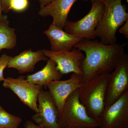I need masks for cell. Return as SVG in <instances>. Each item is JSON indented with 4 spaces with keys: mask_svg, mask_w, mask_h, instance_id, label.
Segmentation results:
<instances>
[{
    "mask_svg": "<svg viewBox=\"0 0 128 128\" xmlns=\"http://www.w3.org/2000/svg\"><path fill=\"white\" fill-rule=\"evenodd\" d=\"M83 84L82 76L74 73L68 80L54 81L48 84L47 88L49 92L57 106L60 116L67 98Z\"/></svg>",
    "mask_w": 128,
    "mask_h": 128,
    "instance_id": "cell-11",
    "label": "cell"
},
{
    "mask_svg": "<svg viewBox=\"0 0 128 128\" xmlns=\"http://www.w3.org/2000/svg\"><path fill=\"white\" fill-rule=\"evenodd\" d=\"M48 59L42 50L34 52L30 49L12 57L7 67L16 69L20 74L28 73L34 71L37 63L40 61H46Z\"/></svg>",
    "mask_w": 128,
    "mask_h": 128,
    "instance_id": "cell-14",
    "label": "cell"
},
{
    "mask_svg": "<svg viewBox=\"0 0 128 128\" xmlns=\"http://www.w3.org/2000/svg\"><path fill=\"white\" fill-rule=\"evenodd\" d=\"M22 121L20 117L9 113L0 105V128H18Z\"/></svg>",
    "mask_w": 128,
    "mask_h": 128,
    "instance_id": "cell-17",
    "label": "cell"
},
{
    "mask_svg": "<svg viewBox=\"0 0 128 128\" xmlns=\"http://www.w3.org/2000/svg\"><path fill=\"white\" fill-rule=\"evenodd\" d=\"M128 91V55L125 53L108 76L105 108L112 105Z\"/></svg>",
    "mask_w": 128,
    "mask_h": 128,
    "instance_id": "cell-6",
    "label": "cell"
},
{
    "mask_svg": "<svg viewBox=\"0 0 128 128\" xmlns=\"http://www.w3.org/2000/svg\"></svg>",
    "mask_w": 128,
    "mask_h": 128,
    "instance_id": "cell-27",
    "label": "cell"
},
{
    "mask_svg": "<svg viewBox=\"0 0 128 128\" xmlns=\"http://www.w3.org/2000/svg\"><path fill=\"white\" fill-rule=\"evenodd\" d=\"M76 0H53L47 6L40 8L38 14L43 17H52V24L63 29L70 10Z\"/></svg>",
    "mask_w": 128,
    "mask_h": 128,
    "instance_id": "cell-13",
    "label": "cell"
},
{
    "mask_svg": "<svg viewBox=\"0 0 128 128\" xmlns=\"http://www.w3.org/2000/svg\"><path fill=\"white\" fill-rule=\"evenodd\" d=\"M23 76L16 78L8 77L5 78L2 85L5 88L10 89L22 103L37 112L38 97L43 87L30 83Z\"/></svg>",
    "mask_w": 128,
    "mask_h": 128,
    "instance_id": "cell-7",
    "label": "cell"
},
{
    "mask_svg": "<svg viewBox=\"0 0 128 128\" xmlns=\"http://www.w3.org/2000/svg\"><path fill=\"white\" fill-rule=\"evenodd\" d=\"M52 0H39L40 8L47 6Z\"/></svg>",
    "mask_w": 128,
    "mask_h": 128,
    "instance_id": "cell-24",
    "label": "cell"
},
{
    "mask_svg": "<svg viewBox=\"0 0 128 128\" xmlns=\"http://www.w3.org/2000/svg\"><path fill=\"white\" fill-rule=\"evenodd\" d=\"M42 51L46 57L55 62L56 69L62 74L73 73L82 76L81 66L85 56L81 50L74 48L69 51L53 52L46 49Z\"/></svg>",
    "mask_w": 128,
    "mask_h": 128,
    "instance_id": "cell-9",
    "label": "cell"
},
{
    "mask_svg": "<svg viewBox=\"0 0 128 128\" xmlns=\"http://www.w3.org/2000/svg\"><path fill=\"white\" fill-rule=\"evenodd\" d=\"M56 64L52 60L48 59L47 64L42 70L26 76L28 82L34 84L38 85L45 88L50 82L60 80L63 74L56 68Z\"/></svg>",
    "mask_w": 128,
    "mask_h": 128,
    "instance_id": "cell-15",
    "label": "cell"
},
{
    "mask_svg": "<svg viewBox=\"0 0 128 128\" xmlns=\"http://www.w3.org/2000/svg\"><path fill=\"white\" fill-rule=\"evenodd\" d=\"M2 2V10L4 13H7L10 10L9 4L10 0H1Z\"/></svg>",
    "mask_w": 128,
    "mask_h": 128,
    "instance_id": "cell-22",
    "label": "cell"
},
{
    "mask_svg": "<svg viewBox=\"0 0 128 128\" xmlns=\"http://www.w3.org/2000/svg\"><path fill=\"white\" fill-rule=\"evenodd\" d=\"M25 128H46L43 126L36 125L32 121L28 120L26 121L25 124Z\"/></svg>",
    "mask_w": 128,
    "mask_h": 128,
    "instance_id": "cell-23",
    "label": "cell"
},
{
    "mask_svg": "<svg viewBox=\"0 0 128 128\" xmlns=\"http://www.w3.org/2000/svg\"><path fill=\"white\" fill-rule=\"evenodd\" d=\"M79 128V127H74V128Z\"/></svg>",
    "mask_w": 128,
    "mask_h": 128,
    "instance_id": "cell-26",
    "label": "cell"
},
{
    "mask_svg": "<svg viewBox=\"0 0 128 128\" xmlns=\"http://www.w3.org/2000/svg\"><path fill=\"white\" fill-rule=\"evenodd\" d=\"M38 102V110L32 116V120L37 125L46 128H61L58 108L48 91L41 89Z\"/></svg>",
    "mask_w": 128,
    "mask_h": 128,
    "instance_id": "cell-10",
    "label": "cell"
},
{
    "mask_svg": "<svg viewBox=\"0 0 128 128\" xmlns=\"http://www.w3.org/2000/svg\"><path fill=\"white\" fill-rule=\"evenodd\" d=\"M50 44V50L53 52L70 51L83 38L69 34L63 29L51 24L48 30L44 32Z\"/></svg>",
    "mask_w": 128,
    "mask_h": 128,
    "instance_id": "cell-12",
    "label": "cell"
},
{
    "mask_svg": "<svg viewBox=\"0 0 128 128\" xmlns=\"http://www.w3.org/2000/svg\"><path fill=\"white\" fill-rule=\"evenodd\" d=\"M119 32L120 33L124 34L126 38H128V20L125 22L122 27L119 29Z\"/></svg>",
    "mask_w": 128,
    "mask_h": 128,
    "instance_id": "cell-20",
    "label": "cell"
},
{
    "mask_svg": "<svg viewBox=\"0 0 128 128\" xmlns=\"http://www.w3.org/2000/svg\"><path fill=\"white\" fill-rule=\"evenodd\" d=\"M104 3V10L96 29V37L104 44H114L117 42V30L128 20V13L122 0H105Z\"/></svg>",
    "mask_w": 128,
    "mask_h": 128,
    "instance_id": "cell-2",
    "label": "cell"
},
{
    "mask_svg": "<svg viewBox=\"0 0 128 128\" xmlns=\"http://www.w3.org/2000/svg\"><path fill=\"white\" fill-rule=\"evenodd\" d=\"M110 73L95 76L78 89L79 99L90 116L97 121L105 106L106 92Z\"/></svg>",
    "mask_w": 128,
    "mask_h": 128,
    "instance_id": "cell-3",
    "label": "cell"
},
{
    "mask_svg": "<svg viewBox=\"0 0 128 128\" xmlns=\"http://www.w3.org/2000/svg\"><path fill=\"white\" fill-rule=\"evenodd\" d=\"M28 5V0H10L9 9L17 12H22L27 9Z\"/></svg>",
    "mask_w": 128,
    "mask_h": 128,
    "instance_id": "cell-18",
    "label": "cell"
},
{
    "mask_svg": "<svg viewBox=\"0 0 128 128\" xmlns=\"http://www.w3.org/2000/svg\"><path fill=\"white\" fill-rule=\"evenodd\" d=\"M98 124L100 128H128V91L104 108Z\"/></svg>",
    "mask_w": 128,
    "mask_h": 128,
    "instance_id": "cell-8",
    "label": "cell"
},
{
    "mask_svg": "<svg viewBox=\"0 0 128 128\" xmlns=\"http://www.w3.org/2000/svg\"><path fill=\"white\" fill-rule=\"evenodd\" d=\"M78 89L73 92L66 101L59 117L60 127L98 128V122L90 116L86 107L80 102Z\"/></svg>",
    "mask_w": 128,
    "mask_h": 128,
    "instance_id": "cell-4",
    "label": "cell"
},
{
    "mask_svg": "<svg viewBox=\"0 0 128 128\" xmlns=\"http://www.w3.org/2000/svg\"><path fill=\"white\" fill-rule=\"evenodd\" d=\"M2 6L1 0H0V22H4L9 24V22L8 20L7 16L3 15L2 14Z\"/></svg>",
    "mask_w": 128,
    "mask_h": 128,
    "instance_id": "cell-21",
    "label": "cell"
},
{
    "mask_svg": "<svg viewBox=\"0 0 128 128\" xmlns=\"http://www.w3.org/2000/svg\"><path fill=\"white\" fill-rule=\"evenodd\" d=\"M85 1H90L91 2H104L105 0H83Z\"/></svg>",
    "mask_w": 128,
    "mask_h": 128,
    "instance_id": "cell-25",
    "label": "cell"
},
{
    "mask_svg": "<svg viewBox=\"0 0 128 128\" xmlns=\"http://www.w3.org/2000/svg\"><path fill=\"white\" fill-rule=\"evenodd\" d=\"M12 57L6 54H2L0 57V82L4 80L5 78L3 74L4 70L7 67L8 62Z\"/></svg>",
    "mask_w": 128,
    "mask_h": 128,
    "instance_id": "cell-19",
    "label": "cell"
},
{
    "mask_svg": "<svg viewBox=\"0 0 128 128\" xmlns=\"http://www.w3.org/2000/svg\"><path fill=\"white\" fill-rule=\"evenodd\" d=\"M125 44H105L96 40L82 39L74 48L84 52L81 69L83 84L95 76L110 73L125 54Z\"/></svg>",
    "mask_w": 128,
    "mask_h": 128,
    "instance_id": "cell-1",
    "label": "cell"
},
{
    "mask_svg": "<svg viewBox=\"0 0 128 128\" xmlns=\"http://www.w3.org/2000/svg\"><path fill=\"white\" fill-rule=\"evenodd\" d=\"M16 30L9 24L0 22V51L2 49H12L16 44Z\"/></svg>",
    "mask_w": 128,
    "mask_h": 128,
    "instance_id": "cell-16",
    "label": "cell"
},
{
    "mask_svg": "<svg viewBox=\"0 0 128 128\" xmlns=\"http://www.w3.org/2000/svg\"><path fill=\"white\" fill-rule=\"evenodd\" d=\"M104 8L103 2H92L90 11L80 20L76 22L67 20L64 25L65 31L83 39H94L96 38V29L100 21Z\"/></svg>",
    "mask_w": 128,
    "mask_h": 128,
    "instance_id": "cell-5",
    "label": "cell"
}]
</instances>
